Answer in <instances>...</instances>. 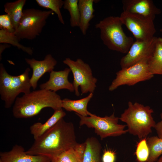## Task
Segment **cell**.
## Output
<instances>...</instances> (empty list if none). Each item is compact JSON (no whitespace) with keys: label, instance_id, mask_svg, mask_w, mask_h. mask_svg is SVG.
<instances>
[{"label":"cell","instance_id":"cell-1","mask_svg":"<svg viewBox=\"0 0 162 162\" xmlns=\"http://www.w3.org/2000/svg\"><path fill=\"white\" fill-rule=\"evenodd\" d=\"M74 125L62 118L44 134L26 151L29 154L51 159L77 144Z\"/></svg>","mask_w":162,"mask_h":162},{"label":"cell","instance_id":"cell-2","mask_svg":"<svg viewBox=\"0 0 162 162\" xmlns=\"http://www.w3.org/2000/svg\"><path fill=\"white\" fill-rule=\"evenodd\" d=\"M46 107L54 111L62 108V100L56 92L40 89L17 97L13 107L12 113L15 118H27L38 115Z\"/></svg>","mask_w":162,"mask_h":162},{"label":"cell","instance_id":"cell-3","mask_svg":"<svg viewBox=\"0 0 162 162\" xmlns=\"http://www.w3.org/2000/svg\"><path fill=\"white\" fill-rule=\"evenodd\" d=\"M154 111L149 106L137 102L129 101L128 107L119 118L128 127V132L140 139L146 137L154 128L156 123L152 114Z\"/></svg>","mask_w":162,"mask_h":162},{"label":"cell","instance_id":"cell-4","mask_svg":"<svg viewBox=\"0 0 162 162\" xmlns=\"http://www.w3.org/2000/svg\"><path fill=\"white\" fill-rule=\"evenodd\" d=\"M119 17L108 16L95 25L100 30V37L104 44L110 50L126 54L134 42L133 38L127 36Z\"/></svg>","mask_w":162,"mask_h":162},{"label":"cell","instance_id":"cell-5","mask_svg":"<svg viewBox=\"0 0 162 162\" xmlns=\"http://www.w3.org/2000/svg\"><path fill=\"white\" fill-rule=\"evenodd\" d=\"M30 70L28 68L22 74L13 76L7 72L2 63L0 64V94L5 108L11 107L20 93L26 94L31 92Z\"/></svg>","mask_w":162,"mask_h":162},{"label":"cell","instance_id":"cell-6","mask_svg":"<svg viewBox=\"0 0 162 162\" xmlns=\"http://www.w3.org/2000/svg\"><path fill=\"white\" fill-rule=\"evenodd\" d=\"M53 13L51 10H42L34 8L23 10L15 34L21 40H32L39 35L45 25L46 20Z\"/></svg>","mask_w":162,"mask_h":162},{"label":"cell","instance_id":"cell-7","mask_svg":"<svg viewBox=\"0 0 162 162\" xmlns=\"http://www.w3.org/2000/svg\"><path fill=\"white\" fill-rule=\"evenodd\" d=\"M76 114L80 118V125H86L88 128H94L101 140L108 137L120 136L128 132L127 129H125L126 125L118 123L119 118L115 116L114 112L110 116L104 117L98 116L90 112L88 116Z\"/></svg>","mask_w":162,"mask_h":162},{"label":"cell","instance_id":"cell-8","mask_svg":"<svg viewBox=\"0 0 162 162\" xmlns=\"http://www.w3.org/2000/svg\"><path fill=\"white\" fill-rule=\"evenodd\" d=\"M63 62L69 67L73 74L74 79L72 83L76 95L80 96L79 86L82 94L88 92L93 93L96 87L97 79L93 76L89 65L80 58L74 61L68 58Z\"/></svg>","mask_w":162,"mask_h":162},{"label":"cell","instance_id":"cell-9","mask_svg":"<svg viewBox=\"0 0 162 162\" xmlns=\"http://www.w3.org/2000/svg\"><path fill=\"white\" fill-rule=\"evenodd\" d=\"M149 58L145 59L118 71L116 74V78L109 87V90L112 91L122 85L132 86L139 82L152 78L154 75L150 73L148 68V60Z\"/></svg>","mask_w":162,"mask_h":162},{"label":"cell","instance_id":"cell-10","mask_svg":"<svg viewBox=\"0 0 162 162\" xmlns=\"http://www.w3.org/2000/svg\"><path fill=\"white\" fill-rule=\"evenodd\" d=\"M119 17L136 40H146L154 36L156 30L152 19L123 11Z\"/></svg>","mask_w":162,"mask_h":162},{"label":"cell","instance_id":"cell-11","mask_svg":"<svg viewBox=\"0 0 162 162\" xmlns=\"http://www.w3.org/2000/svg\"><path fill=\"white\" fill-rule=\"evenodd\" d=\"M157 39V37L154 36L148 40H136L134 42L128 52L121 59L122 69L149 58L153 53Z\"/></svg>","mask_w":162,"mask_h":162},{"label":"cell","instance_id":"cell-12","mask_svg":"<svg viewBox=\"0 0 162 162\" xmlns=\"http://www.w3.org/2000/svg\"><path fill=\"white\" fill-rule=\"evenodd\" d=\"M123 12L149 18L154 20L161 10L151 0H123Z\"/></svg>","mask_w":162,"mask_h":162},{"label":"cell","instance_id":"cell-13","mask_svg":"<svg viewBox=\"0 0 162 162\" xmlns=\"http://www.w3.org/2000/svg\"><path fill=\"white\" fill-rule=\"evenodd\" d=\"M25 60L32 70L30 82L34 90L36 88L40 78L46 73H50L53 70L57 64V61L50 54L47 55L43 60L38 61L34 58H26Z\"/></svg>","mask_w":162,"mask_h":162},{"label":"cell","instance_id":"cell-14","mask_svg":"<svg viewBox=\"0 0 162 162\" xmlns=\"http://www.w3.org/2000/svg\"><path fill=\"white\" fill-rule=\"evenodd\" d=\"M51 160L46 156L28 154L23 147L17 144L10 151L0 153V162H51Z\"/></svg>","mask_w":162,"mask_h":162},{"label":"cell","instance_id":"cell-15","mask_svg":"<svg viewBox=\"0 0 162 162\" xmlns=\"http://www.w3.org/2000/svg\"><path fill=\"white\" fill-rule=\"evenodd\" d=\"M71 71L69 68L58 71L53 70L50 73L49 80L46 82L40 84L41 89H45L55 92L62 89H66L70 92L74 91L73 83L68 80L69 74Z\"/></svg>","mask_w":162,"mask_h":162},{"label":"cell","instance_id":"cell-16","mask_svg":"<svg viewBox=\"0 0 162 162\" xmlns=\"http://www.w3.org/2000/svg\"><path fill=\"white\" fill-rule=\"evenodd\" d=\"M66 115L65 112L62 108L54 111L52 115L44 123L37 122L32 125L30 127V130L34 140L42 135Z\"/></svg>","mask_w":162,"mask_h":162},{"label":"cell","instance_id":"cell-17","mask_svg":"<svg viewBox=\"0 0 162 162\" xmlns=\"http://www.w3.org/2000/svg\"><path fill=\"white\" fill-rule=\"evenodd\" d=\"M94 0H79L78 6L80 19L79 27L82 34H86L90 26V22L94 15L93 8Z\"/></svg>","mask_w":162,"mask_h":162},{"label":"cell","instance_id":"cell-18","mask_svg":"<svg viewBox=\"0 0 162 162\" xmlns=\"http://www.w3.org/2000/svg\"><path fill=\"white\" fill-rule=\"evenodd\" d=\"M85 143L76 145L52 158L51 162H82Z\"/></svg>","mask_w":162,"mask_h":162},{"label":"cell","instance_id":"cell-19","mask_svg":"<svg viewBox=\"0 0 162 162\" xmlns=\"http://www.w3.org/2000/svg\"><path fill=\"white\" fill-rule=\"evenodd\" d=\"M93 96V93H90L87 97L77 100L68 98L62 100V108L68 111H74L82 116H88L89 112L87 107L88 104Z\"/></svg>","mask_w":162,"mask_h":162},{"label":"cell","instance_id":"cell-20","mask_svg":"<svg viewBox=\"0 0 162 162\" xmlns=\"http://www.w3.org/2000/svg\"><path fill=\"white\" fill-rule=\"evenodd\" d=\"M85 147L82 162H101V146L96 138H88L85 142Z\"/></svg>","mask_w":162,"mask_h":162},{"label":"cell","instance_id":"cell-21","mask_svg":"<svg viewBox=\"0 0 162 162\" xmlns=\"http://www.w3.org/2000/svg\"><path fill=\"white\" fill-rule=\"evenodd\" d=\"M149 71L151 74L162 75V38H158L152 56L148 60Z\"/></svg>","mask_w":162,"mask_h":162},{"label":"cell","instance_id":"cell-22","mask_svg":"<svg viewBox=\"0 0 162 162\" xmlns=\"http://www.w3.org/2000/svg\"><path fill=\"white\" fill-rule=\"evenodd\" d=\"M26 2V0H18L7 2L4 5V11L10 17L15 30L21 19L23 9Z\"/></svg>","mask_w":162,"mask_h":162},{"label":"cell","instance_id":"cell-23","mask_svg":"<svg viewBox=\"0 0 162 162\" xmlns=\"http://www.w3.org/2000/svg\"><path fill=\"white\" fill-rule=\"evenodd\" d=\"M20 40L16 35L14 33L9 32L2 29L0 30V43L11 44L21 50L28 54L32 55L33 53V50L30 47H26L19 43Z\"/></svg>","mask_w":162,"mask_h":162},{"label":"cell","instance_id":"cell-24","mask_svg":"<svg viewBox=\"0 0 162 162\" xmlns=\"http://www.w3.org/2000/svg\"><path fill=\"white\" fill-rule=\"evenodd\" d=\"M149 155L146 162H155L162 155V138L152 136L147 138Z\"/></svg>","mask_w":162,"mask_h":162},{"label":"cell","instance_id":"cell-25","mask_svg":"<svg viewBox=\"0 0 162 162\" xmlns=\"http://www.w3.org/2000/svg\"><path fill=\"white\" fill-rule=\"evenodd\" d=\"M79 0H65L63 8L67 10L70 16V26L72 27L79 26L80 15L78 6Z\"/></svg>","mask_w":162,"mask_h":162},{"label":"cell","instance_id":"cell-26","mask_svg":"<svg viewBox=\"0 0 162 162\" xmlns=\"http://www.w3.org/2000/svg\"><path fill=\"white\" fill-rule=\"evenodd\" d=\"M37 4L40 6L49 9L54 12L57 15L60 22L64 23L60 9L63 7L64 1L62 0H36Z\"/></svg>","mask_w":162,"mask_h":162},{"label":"cell","instance_id":"cell-27","mask_svg":"<svg viewBox=\"0 0 162 162\" xmlns=\"http://www.w3.org/2000/svg\"><path fill=\"white\" fill-rule=\"evenodd\" d=\"M137 160L138 162H146L148 159L149 151L146 137L140 139L137 144L135 152Z\"/></svg>","mask_w":162,"mask_h":162},{"label":"cell","instance_id":"cell-28","mask_svg":"<svg viewBox=\"0 0 162 162\" xmlns=\"http://www.w3.org/2000/svg\"><path fill=\"white\" fill-rule=\"evenodd\" d=\"M0 27L10 33H14L15 31L12 20L7 14L0 15Z\"/></svg>","mask_w":162,"mask_h":162},{"label":"cell","instance_id":"cell-29","mask_svg":"<svg viewBox=\"0 0 162 162\" xmlns=\"http://www.w3.org/2000/svg\"><path fill=\"white\" fill-rule=\"evenodd\" d=\"M116 158L115 151L111 149L105 150L102 157V162H115Z\"/></svg>","mask_w":162,"mask_h":162},{"label":"cell","instance_id":"cell-30","mask_svg":"<svg viewBox=\"0 0 162 162\" xmlns=\"http://www.w3.org/2000/svg\"><path fill=\"white\" fill-rule=\"evenodd\" d=\"M161 120L156 123L154 128L157 134V136L159 138H162V113L160 114Z\"/></svg>","mask_w":162,"mask_h":162},{"label":"cell","instance_id":"cell-31","mask_svg":"<svg viewBox=\"0 0 162 162\" xmlns=\"http://www.w3.org/2000/svg\"><path fill=\"white\" fill-rule=\"evenodd\" d=\"M10 45L7 44H0V60L2 59V54L3 51L6 48L9 47Z\"/></svg>","mask_w":162,"mask_h":162},{"label":"cell","instance_id":"cell-32","mask_svg":"<svg viewBox=\"0 0 162 162\" xmlns=\"http://www.w3.org/2000/svg\"><path fill=\"white\" fill-rule=\"evenodd\" d=\"M157 162H162V155L157 160Z\"/></svg>","mask_w":162,"mask_h":162}]
</instances>
